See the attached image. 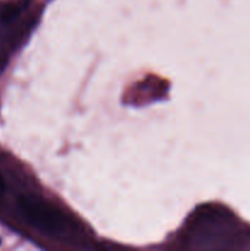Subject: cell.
<instances>
[{
    "label": "cell",
    "mask_w": 250,
    "mask_h": 251,
    "mask_svg": "<svg viewBox=\"0 0 250 251\" xmlns=\"http://www.w3.org/2000/svg\"><path fill=\"white\" fill-rule=\"evenodd\" d=\"M19 208L25 220L37 229L46 233H58L66 227V218L51 203L38 196H21Z\"/></svg>",
    "instance_id": "obj_1"
},
{
    "label": "cell",
    "mask_w": 250,
    "mask_h": 251,
    "mask_svg": "<svg viewBox=\"0 0 250 251\" xmlns=\"http://www.w3.org/2000/svg\"><path fill=\"white\" fill-rule=\"evenodd\" d=\"M21 9L22 7L20 5H6L0 12V17L2 21H11L20 14Z\"/></svg>",
    "instance_id": "obj_2"
},
{
    "label": "cell",
    "mask_w": 250,
    "mask_h": 251,
    "mask_svg": "<svg viewBox=\"0 0 250 251\" xmlns=\"http://www.w3.org/2000/svg\"><path fill=\"white\" fill-rule=\"evenodd\" d=\"M4 191H5V181H4V178H2L1 173H0V198L2 196Z\"/></svg>",
    "instance_id": "obj_3"
}]
</instances>
